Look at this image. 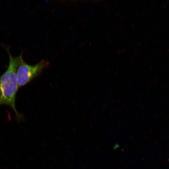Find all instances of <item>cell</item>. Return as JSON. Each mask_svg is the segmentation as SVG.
I'll return each mask as SVG.
<instances>
[{"label": "cell", "instance_id": "7a4b0ae2", "mask_svg": "<svg viewBox=\"0 0 169 169\" xmlns=\"http://www.w3.org/2000/svg\"><path fill=\"white\" fill-rule=\"evenodd\" d=\"M49 62L43 60L34 65L27 64L21 57L17 67L16 75L18 88L26 85L38 76L47 68Z\"/></svg>", "mask_w": 169, "mask_h": 169}, {"label": "cell", "instance_id": "6da1fadb", "mask_svg": "<svg viewBox=\"0 0 169 169\" xmlns=\"http://www.w3.org/2000/svg\"><path fill=\"white\" fill-rule=\"evenodd\" d=\"M6 50L9 54V62L7 69L0 76V105H5L10 107L15 113L18 120H20L23 117L16 109L15 100L19 88L17 70L22 54L21 53L18 56L14 57L12 55L8 48Z\"/></svg>", "mask_w": 169, "mask_h": 169}]
</instances>
